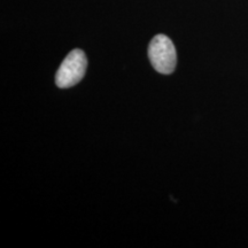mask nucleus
<instances>
[{
    "instance_id": "obj_1",
    "label": "nucleus",
    "mask_w": 248,
    "mask_h": 248,
    "mask_svg": "<svg viewBox=\"0 0 248 248\" xmlns=\"http://www.w3.org/2000/svg\"><path fill=\"white\" fill-rule=\"evenodd\" d=\"M148 58L157 73L171 74L177 63V54L171 39L166 35H156L148 46Z\"/></svg>"
},
{
    "instance_id": "obj_2",
    "label": "nucleus",
    "mask_w": 248,
    "mask_h": 248,
    "mask_svg": "<svg viewBox=\"0 0 248 248\" xmlns=\"http://www.w3.org/2000/svg\"><path fill=\"white\" fill-rule=\"evenodd\" d=\"M88 68V59L82 49L75 48L67 55L55 75V84L60 89H68L82 80Z\"/></svg>"
}]
</instances>
